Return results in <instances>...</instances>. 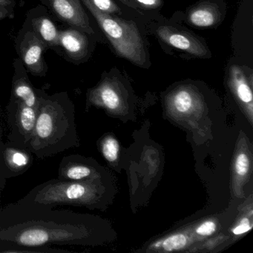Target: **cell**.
Listing matches in <instances>:
<instances>
[{"instance_id":"cell-1","label":"cell","mask_w":253,"mask_h":253,"mask_svg":"<svg viewBox=\"0 0 253 253\" xmlns=\"http://www.w3.org/2000/svg\"><path fill=\"white\" fill-rule=\"evenodd\" d=\"M86 217L70 210L19 200L0 207V245L42 247L85 244Z\"/></svg>"},{"instance_id":"cell-2","label":"cell","mask_w":253,"mask_h":253,"mask_svg":"<svg viewBox=\"0 0 253 253\" xmlns=\"http://www.w3.org/2000/svg\"><path fill=\"white\" fill-rule=\"evenodd\" d=\"M79 146L75 107L67 93L45 94L28 149L38 159H45Z\"/></svg>"},{"instance_id":"cell-3","label":"cell","mask_w":253,"mask_h":253,"mask_svg":"<svg viewBox=\"0 0 253 253\" xmlns=\"http://www.w3.org/2000/svg\"><path fill=\"white\" fill-rule=\"evenodd\" d=\"M81 1L94 16L117 53L134 64L143 66L146 60V51L135 24L99 11L88 0Z\"/></svg>"},{"instance_id":"cell-4","label":"cell","mask_w":253,"mask_h":253,"mask_svg":"<svg viewBox=\"0 0 253 253\" xmlns=\"http://www.w3.org/2000/svg\"><path fill=\"white\" fill-rule=\"evenodd\" d=\"M6 112L8 127L7 140L28 149L35 130L38 109L28 106L20 100L10 98Z\"/></svg>"},{"instance_id":"cell-5","label":"cell","mask_w":253,"mask_h":253,"mask_svg":"<svg viewBox=\"0 0 253 253\" xmlns=\"http://www.w3.org/2000/svg\"><path fill=\"white\" fill-rule=\"evenodd\" d=\"M34 155L26 148L4 140L0 128V177L8 179L26 173L33 165Z\"/></svg>"},{"instance_id":"cell-6","label":"cell","mask_w":253,"mask_h":253,"mask_svg":"<svg viewBox=\"0 0 253 253\" xmlns=\"http://www.w3.org/2000/svg\"><path fill=\"white\" fill-rule=\"evenodd\" d=\"M47 49L45 44L32 29L24 33L17 44V51L23 66L34 76L45 77L46 75L44 53Z\"/></svg>"},{"instance_id":"cell-7","label":"cell","mask_w":253,"mask_h":253,"mask_svg":"<svg viewBox=\"0 0 253 253\" xmlns=\"http://www.w3.org/2000/svg\"><path fill=\"white\" fill-rule=\"evenodd\" d=\"M45 94L46 93L42 90L36 89L33 86L21 60L14 59L11 98L20 100L28 106L38 109Z\"/></svg>"},{"instance_id":"cell-8","label":"cell","mask_w":253,"mask_h":253,"mask_svg":"<svg viewBox=\"0 0 253 253\" xmlns=\"http://www.w3.org/2000/svg\"><path fill=\"white\" fill-rule=\"evenodd\" d=\"M81 0H49L53 12L62 21L85 34L93 35L89 20L84 11Z\"/></svg>"},{"instance_id":"cell-9","label":"cell","mask_w":253,"mask_h":253,"mask_svg":"<svg viewBox=\"0 0 253 253\" xmlns=\"http://www.w3.org/2000/svg\"><path fill=\"white\" fill-rule=\"evenodd\" d=\"M157 32L163 41L174 48L201 58L211 57L207 47L189 34L171 26H161Z\"/></svg>"},{"instance_id":"cell-10","label":"cell","mask_w":253,"mask_h":253,"mask_svg":"<svg viewBox=\"0 0 253 253\" xmlns=\"http://www.w3.org/2000/svg\"><path fill=\"white\" fill-rule=\"evenodd\" d=\"M94 167L78 155L63 157L59 164L58 177L60 180H86L94 177Z\"/></svg>"},{"instance_id":"cell-11","label":"cell","mask_w":253,"mask_h":253,"mask_svg":"<svg viewBox=\"0 0 253 253\" xmlns=\"http://www.w3.org/2000/svg\"><path fill=\"white\" fill-rule=\"evenodd\" d=\"M88 42L85 33L75 29H65L60 32V46L74 60H81L88 53Z\"/></svg>"},{"instance_id":"cell-12","label":"cell","mask_w":253,"mask_h":253,"mask_svg":"<svg viewBox=\"0 0 253 253\" xmlns=\"http://www.w3.org/2000/svg\"><path fill=\"white\" fill-rule=\"evenodd\" d=\"M32 30L45 44L47 48L60 46V32L52 20L46 16H39L32 19Z\"/></svg>"},{"instance_id":"cell-13","label":"cell","mask_w":253,"mask_h":253,"mask_svg":"<svg viewBox=\"0 0 253 253\" xmlns=\"http://www.w3.org/2000/svg\"><path fill=\"white\" fill-rule=\"evenodd\" d=\"M220 18L217 5L211 2H202L189 11V23L200 28L211 27L217 24Z\"/></svg>"},{"instance_id":"cell-14","label":"cell","mask_w":253,"mask_h":253,"mask_svg":"<svg viewBox=\"0 0 253 253\" xmlns=\"http://www.w3.org/2000/svg\"><path fill=\"white\" fill-rule=\"evenodd\" d=\"M90 100L101 103L109 110H115L121 105V97L114 84L104 81L100 85L91 90Z\"/></svg>"},{"instance_id":"cell-15","label":"cell","mask_w":253,"mask_h":253,"mask_svg":"<svg viewBox=\"0 0 253 253\" xmlns=\"http://www.w3.org/2000/svg\"><path fill=\"white\" fill-rule=\"evenodd\" d=\"M230 69L231 84L237 97L243 103H252L253 92L244 71L238 66H233Z\"/></svg>"},{"instance_id":"cell-16","label":"cell","mask_w":253,"mask_h":253,"mask_svg":"<svg viewBox=\"0 0 253 253\" xmlns=\"http://www.w3.org/2000/svg\"><path fill=\"white\" fill-rule=\"evenodd\" d=\"M195 97L188 88H182L177 90L172 97L174 107L179 113L189 112L195 105Z\"/></svg>"},{"instance_id":"cell-17","label":"cell","mask_w":253,"mask_h":253,"mask_svg":"<svg viewBox=\"0 0 253 253\" xmlns=\"http://www.w3.org/2000/svg\"><path fill=\"white\" fill-rule=\"evenodd\" d=\"M69 253V251L61 249L52 248L48 247H26L20 246H1L0 253Z\"/></svg>"},{"instance_id":"cell-18","label":"cell","mask_w":253,"mask_h":253,"mask_svg":"<svg viewBox=\"0 0 253 253\" xmlns=\"http://www.w3.org/2000/svg\"><path fill=\"white\" fill-rule=\"evenodd\" d=\"M187 244V238L183 234L171 235L162 241V247L167 252L174 251L183 248Z\"/></svg>"},{"instance_id":"cell-19","label":"cell","mask_w":253,"mask_h":253,"mask_svg":"<svg viewBox=\"0 0 253 253\" xmlns=\"http://www.w3.org/2000/svg\"><path fill=\"white\" fill-rule=\"evenodd\" d=\"M103 156L109 162L116 161L119 152V144L115 139L109 137L104 140L102 147Z\"/></svg>"},{"instance_id":"cell-20","label":"cell","mask_w":253,"mask_h":253,"mask_svg":"<svg viewBox=\"0 0 253 253\" xmlns=\"http://www.w3.org/2000/svg\"><path fill=\"white\" fill-rule=\"evenodd\" d=\"M96 8L107 14L120 13L118 5L112 0H88Z\"/></svg>"},{"instance_id":"cell-21","label":"cell","mask_w":253,"mask_h":253,"mask_svg":"<svg viewBox=\"0 0 253 253\" xmlns=\"http://www.w3.org/2000/svg\"><path fill=\"white\" fill-rule=\"evenodd\" d=\"M250 168V161L246 154L241 153L237 157L235 162V169L237 174L240 176H244L248 172Z\"/></svg>"},{"instance_id":"cell-22","label":"cell","mask_w":253,"mask_h":253,"mask_svg":"<svg viewBox=\"0 0 253 253\" xmlns=\"http://www.w3.org/2000/svg\"><path fill=\"white\" fill-rule=\"evenodd\" d=\"M215 230V223L211 220H207L197 228L196 232L198 235H202V236H209V235L214 233Z\"/></svg>"},{"instance_id":"cell-23","label":"cell","mask_w":253,"mask_h":253,"mask_svg":"<svg viewBox=\"0 0 253 253\" xmlns=\"http://www.w3.org/2000/svg\"><path fill=\"white\" fill-rule=\"evenodd\" d=\"M252 229V226L250 224V221L248 219L244 218L241 220V223L238 226L233 229L232 232L235 235H241V234L245 233Z\"/></svg>"},{"instance_id":"cell-24","label":"cell","mask_w":253,"mask_h":253,"mask_svg":"<svg viewBox=\"0 0 253 253\" xmlns=\"http://www.w3.org/2000/svg\"><path fill=\"white\" fill-rule=\"evenodd\" d=\"M137 1L140 5L146 8H156L161 5V0H137Z\"/></svg>"},{"instance_id":"cell-25","label":"cell","mask_w":253,"mask_h":253,"mask_svg":"<svg viewBox=\"0 0 253 253\" xmlns=\"http://www.w3.org/2000/svg\"><path fill=\"white\" fill-rule=\"evenodd\" d=\"M13 7L0 6V20L11 17L13 13Z\"/></svg>"},{"instance_id":"cell-26","label":"cell","mask_w":253,"mask_h":253,"mask_svg":"<svg viewBox=\"0 0 253 253\" xmlns=\"http://www.w3.org/2000/svg\"><path fill=\"white\" fill-rule=\"evenodd\" d=\"M7 184V180L5 178L0 177V198L2 196V192L5 189Z\"/></svg>"},{"instance_id":"cell-27","label":"cell","mask_w":253,"mask_h":253,"mask_svg":"<svg viewBox=\"0 0 253 253\" xmlns=\"http://www.w3.org/2000/svg\"><path fill=\"white\" fill-rule=\"evenodd\" d=\"M14 0H0V6L13 7Z\"/></svg>"},{"instance_id":"cell-28","label":"cell","mask_w":253,"mask_h":253,"mask_svg":"<svg viewBox=\"0 0 253 253\" xmlns=\"http://www.w3.org/2000/svg\"><path fill=\"white\" fill-rule=\"evenodd\" d=\"M119 1H121V2L125 4V5H131V4H130L129 1H128V0H119Z\"/></svg>"}]
</instances>
